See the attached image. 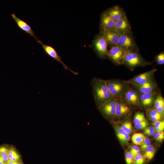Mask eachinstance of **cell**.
<instances>
[{
	"label": "cell",
	"instance_id": "obj_16",
	"mask_svg": "<svg viewBox=\"0 0 164 164\" xmlns=\"http://www.w3.org/2000/svg\"><path fill=\"white\" fill-rule=\"evenodd\" d=\"M111 47L118 45L120 35L114 29L101 33Z\"/></svg>",
	"mask_w": 164,
	"mask_h": 164
},
{
	"label": "cell",
	"instance_id": "obj_25",
	"mask_svg": "<svg viewBox=\"0 0 164 164\" xmlns=\"http://www.w3.org/2000/svg\"><path fill=\"white\" fill-rule=\"evenodd\" d=\"M122 129L128 135L131 134L133 130V127L131 122L125 121L122 123L121 126Z\"/></svg>",
	"mask_w": 164,
	"mask_h": 164
},
{
	"label": "cell",
	"instance_id": "obj_20",
	"mask_svg": "<svg viewBox=\"0 0 164 164\" xmlns=\"http://www.w3.org/2000/svg\"><path fill=\"white\" fill-rule=\"evenodd\" d=\"M8 157L9 160L15 162H22L20 155L13 147L9 149Z\"/></svg>",
	"mask_w": 164,
	"mask_h": 164
},
{
	"label": "cell",
	"instance_id": "obj_19",
	"mask_svg": "<svg viewBox=\"0 0 164 164\" xmlns=\"http://www.w3.org/2000/svg\"><path fill=\"white\" fill-rule=\"evenodd\" d=\"M114 128L116 135L121 142L124 145H128L130 140L129 135L122 129L121 126L118 125H114Z\"/></svg>",
	"mask_w": 164,
	"mask_h": 164
},
{
	"label": "cell",
	"instance_id": "obj_28",
	"mask_svg": "<svg viewBox=\"0 0 164 164\" xmlns=\"http://www.w3.org/2000/svg\"><path fill=\"white\" fill-rule=\"evenodd\" d=\"M144 114L140 112L136 113L134 116L133 122L135 125L142 121L145 119Z\"/></svg>",
	"mask_w": 164,
	"mask_h": 164
},
{
	"label": "cell",
	"instance_id": "obj_39",
	"mask_svg": "<svg viewBox=\"0 0 164 164\" xmlns=\"http://www.w3.org/2000/svg\"><path fill=\"white\" fill-rule=\"evenodd\" d=\"M5 164H6V163Z\"/></svg>",
	"mask_w": 164,
	"mask_h": 164
},
{
	"label": "cell",
	"instance_id": "obj_23",
	"mask_svg": "<svg viewBox=\"0 0 164 164\" xmlns=\"http://www.w3.org/2000/svg\"><path fill=\"white\" fill-rule=\"evenodd\" d=\"M144 155L145 159L150 160L153 158L155 152V150L151 145L147 148L145 151Z\"/></svg>",
	"mask_w": 164,
	"mask_h": 164
},
{
	"label": "cell",
	"instance_id": "obj_17",
	"mask_svg": "<svg viewBox=\"0 0 164 164\" xmlns=\"http://www.w3.org/2000/svg\"><path fill=\"white\" fill-rule=\"evenodd\" d=\"M140 94L133 88H129L125 93L124 98L129 105L139 104Z\"/></svg>",
	"mask_w": 164,
	"mask_h": 164
},
{
	"label": "cell",
	"instance_id": "obj_18",
	"mask_svg": "<svg viewBox=\"0 0 164 164\" xmlns=\"http://www.w3.org/2000/svg\"><path fill=\"white\" fill-rule=\"evenodd\" d=\"M115 22L108 16L104 12L101 18L100 28L101 33L114 29Z\"/></svg>",
	"mask_w": 164,
	"mask_h": 164
},
{
	"label": "cell",
	"instance_id": "obj_21",
	"mask_svg": "<svg viewBox=\"0 0 164 164\" xmlns=\"http://www.w3.org/2000/svg\"><path fill=\"white\" fill-rule=\"evenodd\" d=\"M147 113L149 118L153 122L160 120L163 116V114L159 113L155 109H148Z\"/></svg>",
	"mask_w": 164,
	"mask_h": 164
},
{
	"label": "cell",
	"instance_id": "obj_22",
	"mask_svg": "<svg viewBox=\"0 0 164 164\" xmlns=\"http://www.w3.org/2000/svg\"><path fill=\"white\" fill-rule=\"evenodd\" d=\"M146 138L144 134L140 133H136L132 135V140L135 145H141L143 143Z\"/></svg>",
	"mask_w": 164,
	"mask_h": 164
},
{
	"label": "cell",
	"instance_id": "obj_30",
	"mask_svg": "<svg viewBox=\"0 0 164 164\" xmlns=\"http://www.w3.org/2000/svg\"><path fill=\"white\" fill-rule=\"evenodd\" d=\"M145 159L144 155L141 154L137 155L134 157L133 164H143Z\"/></svg>",
	"mask_w": 164,
	"mask_h": 164
},
{
	"label": "cell",
	"instance_id": "obj_37",
	"mask_svg": "<svg viewBox=\"0 0 164 164\" xmlns=\"http://www.w3.org/2000/svg\"><path fill=\"white\" fill-rule=\"evenodd\" d=\"M6 164H23L22 162H17L9 160L6 163Z\"/></svg>",
	"mask_w": 164,
	"mask_h": 164
},
{
	"label": "cell",
	"instance_id": "obj_4",
	"mask_svg": "<svg viewBox=\"0 0 164 164\" xmlns=\"http://www.w3.org/2000/svg\"><path fill=\"white\" fill-rule=\"evenodd\" d=\"M126 51L118 45L112 46L108 50L106 57L116 65H123Z\"/></svg>",
	"mask_w": 164,
	"mask_h": 164
},
{
	"label": "cell",
	"instance_id": "obj_8",
	"mask_svg": "<svg viewBox=\"0 0 164 164\" xmlns=\"http://www.w3.org/2000/svg\"><path fill=\"white\" fill-rule=\"evenodd\" d=\"M95 49L99 56L101 59L106 57L108 51V43L105 37L101 34L97 36L94 43Z\"/></svg>",
	"mask_w": 164,
	"mask_h": 164
},
{
	"label": "cell",
	"instance_id": "obj_9",
	"mask_svg": "<svg viewBox=\"0 0 164 164\" xmlns=\"http://www.w3.org/2000/svg\"><path fill=\"white\" fill-rule=\"evenodd\" d=\"M116 99L113 97L105 102L98 108L103 115L108 119L115 117Z\"/></svg>",
	"mask_w": 164,
	"mask_h": 164
},
{
	"label": "cell",
	"instance_id": "obj_14",
	"mask_svg": "<svg viewBox=\"0 0 164 164\" xmlns=\"http://www.w3.org/2000/svg\"><path fill=\"white\" fill-rule=\"evenodd\" d=\"M11 16L19 29L29 34L30 36L36 39V40L38 39V38L35 35L34 31L26 22L18 18L14 13L11 14Z\"/></svg>",
	"mask_w": 164,
	"mask_h": 164
},
{
	"label": "cell",
	"instance_id": "obj_27",
	"mask_svg": "<svg viewBox=\"0 0 164 164\" xmlns=\"http://www.w3.org/2000/svg\"><path fill=\"white\" fill-rule=\"evenodd\" d=\"M154 105L155 109L164 106V98L160 94H158L155 101Z\"/></svg>",
	"mask_w": 164,
	"mask_h": 164
},
{
	"label": "cell",
	"instance_id": "obj_33",
	"mask_svg": "<svg viewBox=\"0 0 164 164\" xmlns=\"http://www.w3.org/2000/svg\"><path fill=\"white\" fill-rule=\"evenodd\" d=\"M134 157L137 155L141 154V151L139 148L136 145L132 146L129 152Z\"/></svg>",
	"mask_w": 164,
	"mask_h": 164
},
{
	"label": "cell",
	"instance_id": "obj_7",
	"mask_svg": "<svg viewBox=\"0 0 164 164\" xmlns=\"http://www.w3.org/2000/svg\"><path fill=\"white\" fill-rule=\"evenodd\" d=\"M157 70L156 69H152L139 74L133 78L125 81L128 84H131L133 86L143 84L153 78L154 73Z\"/></svg>",
	"mask_w": 164,
	"mask_h": 164
},
{
	"label": "cell",
	"instance_id": "obj_2",
	"mask_svg": "<svg viewBox=\"0 0 164 164\" xmlns=\"http://www.w3.org/2000/svg\"><path fill=\"white\" fill-rule=\"evenodd\" d=\"M150 64V62L144 59L138 51H127L124 64L131 70H133L137 67H144Z\"/></svg>",
	"mask_w": 164,
	"mask_h": 164
},
{
	"label": "cell",
	"instance_id": "obj_3",
	"mask_svg": "<svg viewBox=\"0 0 164 164\" xmlns=\"http://www.w3.org/2000/svg\"><path fill=\"white\" fill-rule=\"evenodd\" d=\"M108 88L113 97L116 98L124 97L129 88L128 84L119 79L105 80Z\"/></svg>",
	"mask_w": 164,
	"mask_h": 164
},
{
	"label": "cell",
	"instance_id": "obj_36",
	"mask_svg": "<svg viewBox=\"0 0 164 164\" xmlns=\"http://www.w3.org/2000/svg\"><path fill=\"white\" fill-rule=\"evenodd\" d=\"M151 145L150 139L148 138H146L143 143L141 145V148L142 151H145L146 149Z\"/></svg>",
	"mask_w": 164,
	"mask_h": 164
},
{
	"label": "cell",
	"instance_id": "obj_38",
	"mask_svg": "<svg viewBox=\"0 0 164 164\" xmlns=\"http://www.w3.org/2000/svg\"><path fill=\"white\" fill-rule=\"evenodd\" d=\"M5 164V163L3 160L2 158L0 156V164Z\"/></svg>",
	"mask_w": 164,
	"mask_h": 164
},
{
	"label": "cell",
	"instance_id": "obj_1",
	"mask_svg": "<svg viewBox=\"0 0 164 164\" xmlns=\"http://www.w3.org/2000/svg\"><path fill=\"white\" fill-rule=\"evenodd\" d=\"M91 84L94 100L98 108L105 102L113 97L105 80L95 77L92 80Z\"/></svg>",
	"mask_w": 164,
	"mask_h": 164
},
{
	"label": "cell",
	"instance_id": "obj_5",
	"mask_svg": "<svg viewBox=\"0 0 164 164\" xmlns=\"http://www.w3.org/2000/svg\"><path fill=\"white\" fill-rule=\"evenodd\" d=\"M118 45L126 51H138L132 32L120 35Z\"/></svg>",
	"mask_w": 164,
	"mask_h": 164
},
{
	"label": "cell",
	"instance_id": "obj_31",
	"mask_svg": "<svg viewBox=\"0 0 164 164\" xmlns=\"http://www.w3.org/2000/svg\"><path fill=\"white\" fill-rule=\"evenodd\" d=\"M148 125V121L145 119L141 122L136 124L135 125V128L137 129H143L147 127Z\"/></svg>",
	"mask_w": 164,
	"mask_h": 164
},
{
	"label": "cell",
	"instance_id": "obj_11",
	"mask_svg": "<svg viewBox=\"0 0 164 164\" xmlns=\"http://www.w3.org/2000/svg\"><path fill=\"white\" fill-rule=\"evenodd\" d=\"M114 29L119 35L132 32L130 25L126 15L115 22Z\"/></svg>",
	"mask_w": 164,
	"mask_h": 164
},
{
	"label": "cell",
	"instance_id": "obj_32",
	"mask_svg": "<svg viewBox=\"0 0 164 164\" xmlns=\"http://www.w3.org/2000/svg\"><path fill=\"white\" fill-rule=\"evenodd\" d=\"M155 129L152 126H149L144 129V133L148 136H153L155 133Z\"/></svg>",
	"mask_w": 164,
	"mask_h": 164
},
{
	"label": "cell",
	"instance_id": "obj_26",
	"mask_svg": "<svg viewBox=\"0 0 164 164\" xmlns=\"http://www.w3.org/2000/svg\"><path fill=\"white\" fill-rule=\"evenodd\" d=\"M153 125L156 132L163 131L164 130V120H159L154 122L153 123Z\"/></svg>",
	"mask_w": 164,
	"mask_h": 164
},
{
	"label": "cell",
	"instance_id": "obj_13",
	"mask_svg": "<svg viewBox=\"0 0 164 164\" xmlns=\"http://www.w3.org/2000/svg\"><path fill=\"white\" fill-rule=\"evenodd\" d=\"M158 94L156 91L140 94L139 104L146 108L154 104Z\"/></svg>",
	"mask_w": 164,
	"mask_h": 164
},
{
	"label": "cell",
	"instance_id": "obj_10",
	"mask_svg": "<svg viewBox=\"0 0 164 164\" xmlns=\"http://www.w3.org/2000/svg\"><path fill=\"white\" fill-rule=\"evenodd\" d=\"M37 42L40 44L43 50L50 57L56 61L60 63L64 68L68 70L75 75L78 74V73L75 72L70 69L61 60V57L58 55L55 49L53 47L43 43L40 40H37Z\"/></svg>",
	"mask_w": 164,
	"mask_h": 164
},
{
	"label": "cell",
	"instance_id": "obj_29",
	"mask_svg": "<svg viewBox=\"0 0 164 164\" xmlns=\"http://www.w3.org/2000/svg\"><path fill=\"white\" fill-rule=\"evenodd\" d=\"M125 158L127 164H133L134 156L129 152L125 151Z\"/></svg>",
	"mask_w": 164,
	"mask_h": 164
},
{
	"label": "cell",
	"instance_id": "obj_34",
	"mask_svg": "<svg viewBox=\"0 0 164 164\" xmlns=\"http://www.w3.org/2000/svg\"><path fill=\"white\" fill-rule=\"evenodd\" d=\"M154 138L160 142H162L164 138V133L163 131L156 132L154 135Z\"/></svg>",
	"mask_w": 164,
	"mask_h": 164
},
{
	"label": "cell",
	"instance_id": "obj_15",
	"mask_svg": "<svg viewBox=\"0 0 164 164\" xmlns=\"http://www.w3.org/2000/svg\"><path fill=\"white\" fill-rule=\"evenodd\" d=\"M106 15L115 22L126 15L124 9L119 6H114L105 12Z\"/></svg>",
	"mask_w": 164,
	"mask_h": 164
},
{
	"label": "cell",
	"instance_id": "obj_24",
	"mask_svg": "<svg viewBox=\"0 0 164 164\" xmlns=\"http://www.w3.org/2000/svg\"><path fill=\"white\" fill-rule=\"evenodd\" d=\"M9 150L6 146L0 147V156L5 163L9 160L8 157Z\"/></svg>",
	"mask_w": 164,
	"mask_h": 164
},
{
	"label": "cell",
	"instance_id": "obj_12",
	"mask_svg": "<svg viewBox=\"0 0 164 164\" xmlns=\"http://www.w3.org/2000/svg\"><path fill=\"white\" fill-rule=\"evenodd\" d=\"M133 87V88L141 94L155 91L157 85L153 78L143 84Z\"/></svg>",
	"mask_w": 164,
	"mask_h": 164
},
{
	"label": "cell",
	"instance_id": "obj_35",
	"mask_svg": "<svg viewBox=\"0 0 164 164\" xmlns=\"http://www.w3.org/2000/svg\"><path fill=\"white\" fill-rule=\"evenodd\" d=\"M156 60L159 65H162L164 63V53L162 52L156 57Z\"/></svg>",
	"mask_w": 164,
	"mask_h": 164
},
{
	"label": "cell",
	"instance_id": "obj_6",
	"mask_svg": "<svg viewBox=\"0 0 164 164\" xmlns=\"http://www.w3.org/2000/svg\"><path fill=\"white\" fill-rule=\"evenodd\" d=\"M116 100V107L115 117L121 118L129 116L131 113L129 104L124 97L115 98Z\"/></svg>",
	"mask_w": 164,
	"mask_h": 164
}]
</instances>
